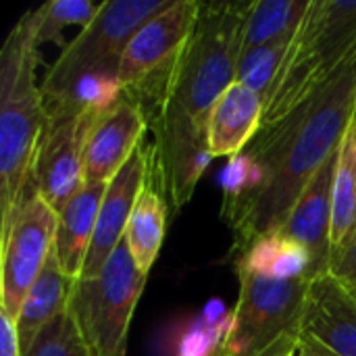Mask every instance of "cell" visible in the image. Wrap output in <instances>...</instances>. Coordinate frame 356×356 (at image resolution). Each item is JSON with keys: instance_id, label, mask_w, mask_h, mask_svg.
Wrapping results in <instances>:
<instances>
[{"instance_id": "obj_8", "label": "cell", "mask_w": 356, "mask_h": 356, "mask_svg": "<svg viewBox=\"0 0 356 356\" xmlns=\"http://www.w3.org/2000/svg\"><path fill=\"white\" fill-rule=\"evenodd\" d=\"M198 13V0H173L142 25L125 48L117 81L121 94L144 111L148 125L156 121L169 98L175 67L196 27Z\"/></svg>"}, {"instance_id": "obj_20", "label": "cell", "mask_w": 356, "mask_h": 356, "mask_svg": "<svg viewBox=\"0 0 356 356\" xmlns=\"http://www.w3.org/2000/svg\"><path fill=\"white\" fill-rule=\"evenodd\" d=\"M234 267L269 280H311L309 252L282 234L254 242Z\"/></svg>"}, {"instance_id": "obj_9", "label": "cell", "mask_w": 356, "mask_h": 356, "mask_svg": "<svg viewBox=\"0 0 356 356\" xmlns=\"http://www.w3.org/2000/svg\"><path fill=\"white\" fill-rule=\"evenodd\" d=\"M106 111L100 106H58L46 111L48 119L35 150L31 186L56 213L86 186L83 163L88 140Z\"/></svg>"}, {"instance_id": "obj_22", "label": "cell", "mask_w": 356, "mask_h": 356, "mask_svg": "<svg viewBox=\"0 0 356 356\" xmlns=\"http://www.w3.org/2000/svg\"><path fill=\"white\" fill-rule=\"evenodd\" d=\"M102 2L90 0H52L33 10H27L33 38L40 44H56L60 50L67 46L63 40V29L69 25L86 27L100 10Z\"/></svg>"}, {"instance_id": "obj_28", "label": "cell", "mask_w": 356, "mask_h": 356, "mask_svg": "<svg viewBox=\"0 0 356 356\" xmlns=\"http://www.w3.org/2000/svg\"><path fill=\"white\" fill-rule=\"evenodd\" d=\"M353 292H355V296H356V290H353Z\"/></svg>"}, {"instance_id": "obj_26", "label": "cell", "mask_w": 356, "mask_h": 356, "mask_svg": "<svg viewBox=\"0 0 356 356\" xmlns=\"http://www.w3.org/2000/svg\"><path fill=\"white\" fill-rule=\"evenodd\" d=\"M0 356H23L19 334H17V321L0 309Z\"/></svg>"}, {"instance_id": "obj_16", "label": "cell", "mask_w": 356, "mask_h": 356, "mask_svg": "<svg viewBox=\"0 0 356 356\" xmlns=\"http://www.w3.org/2000/svg\"><path fill=\"white\" fill-rule=\"evenodd\" d=\"M106 186H83L73 200L58 213L54 252L63 273L71 280H79L94 240L98 211L102 204Z\"/></svg>"}, {"instance_id": "obj_3", "label": "cell", "mask_w": 356, "mask_h": 356, "mask_svg": "<svg viewBox=\"0 0 356 356\" xmlns=\"http://www.w3.org/2000/svg\"><path fill=\"white\" fill-rule=\"evenodd\" d=\"M38 42L25 13L0 52V229H6L31 188L35 150L46 127V104L35 81Z\"/></svg>"}, {"instance_id": "obj_6", "label": "cell", "mask_w": 356, "mask_h": 356, "mask_svg": "<svg viewBox=\"0 0 356 356\" xmlns=\"http://www.w3.org/2000/svg\"><path fill=\"white\" fill-rule=\"evenodd\" d=\"M173 0H106L98 15L63 48L40 83L46 108L71 96L88 77L117 79L121 58L136 31Z\"/></svg>"}, {"instance_id": "obj_27", "label": "cell", "mask_w": 356, "mask_h": 356, "mask_svg": "<svg viewBox=\"0 0 356 356\" xmlns=\"http://www.w3.org/2000/svg\"><path fill=\"white\" fill-rule=\"evenodd\" d=\"M292 356H338L334 355L332 350H327L323 344H319L317 340H313V338H309V336H305L302 334V340H300V344H298V348H296V353Z\"/></svg>"}, {"instance_id": "obj_2", "label": "cell", "mask_w": 356, "mask_h": 356, "mask_svg": "<svg viewBox=\"0 0 356 356\" xmlns=\"http://www.w3.org/2000/svg\"><path fill=\"white\" fill-rule=\"evenodd\" d=\"M248 2H200L196 27L175 67L169 98L150 125L154 165L173 213L181 211L215 159L207 123L221 94L236 81Z\"/></svg>"}, {"instance_id": "obj_13", "label": "cell", "mask_w": 356, "mask_h": 356, "mask_svg": "<svg viewBox=\"0 0 356 356\" xmlns=\"http://www.w3.org/2000/svg\"><path fill=\"white\" fill-rule=\"evenodd\" d=\"M148 127L150 125L144 111L121 94V98L98 119L90 134L83 163V184L106 186L136 152Z\"/></svg>"}, {"instance_id": "obj_14", "label": "cell", "mask_w": 356, "mask_h": 356, "mask_svg": "<svg viewBox=\"0 0 356 356\" xmlns=\"http://www.w3.org/2000/svg\"><path fill=\"white\" fill-rule=\"evenodd\" d=\"M302 334L334 355L356 356V296L336 275L311 282Z\"/></svg>"}, {"instance_id": "obj_7", "label": "cell", "mask_w": 356, "mask_h": 356, "mask_svg": "<svg viewBox=\"0 0 356 356\" xmlns=\"http://www.w3.org/2000/svg\"><path fill=\"white\" fill-rule=\"evenodd\" d=\"M146 280L123 238L96 277L73 284L67 313L92 355L127 356L129 325Z\"/></svg>"}, {"instance_id": "obj_21", "label": "cell", "mask_w": 356, "mask_h": 356, "mask_svg": "<svg viewBox=\"0 0 356 356\" xmlns=\"http://www.w3.org/2000/svg\"><path fill=\"white\" fill-rule=\"evenodd\" d=\"M309 6L311 0H252L244 19L240 56L296 31Z\"/></svg>"}, {"instance_id": "obj_4", "label": "cell", "mask_w": 356, "mask_h": 356, "mask_svg": "<svg viewBox=\"0 0 356 356\" xmlns=\"http://www.w3.org/2000/svg\"><path fill=\"white\" fill-rule=\"evenodd\" d=\"M355 50L356 0H311L294 44L265 100L263 127L275 125L315 96Z\"/></svg>"}, {"instance_id": "obj_24", "label": "cell", "mask_w": 356, "mask_h": 356, "mask_svg": "<svg viewBox=\"0 0 356 356\" xmlns=\"http://www.w3.org/2000/svg\"><path fill=\"white\" fill-rule=\"evenodd\" d=\"M25 356H94L81 340L69 313L52 321Z\"/></svg>"}, {"instance_id": "obj_19", "label": "cell", "mask_w": 356, "mask_h": 356, "mask_svg": "<svg viewBox=\"0 0 356 356\" xmlns=\"http://www.w3.org/2000/svg\"><path fill=\"white\" fill-rule=\"evenodd\" d=\"M332 202V250L336 263L356 236V113L338 148Z\"/></svg>"}, {"instance_id": "obj_12", "label": "cell", "mask_w": 356, "mask_h": 356, "mask_svg": "<svg viewBox=\"0 0 356 356\" xmlns=\"http://www.w3.org/2000/svg\"><path fill=\"white\" fill-rule=\"evenodd\" d=\"M338 152L319 169L305 192L294 202L286 223L277 234L300 244L311 257V280L332 273V217H334V173Z\"/></svg>"}, {"instance_id": "obj_5", "label": "cell", "mask_w": 356, "mask_h": 356, "mask_svg": "<svg viewBox=\"0 0 356 356\" xmlns=\"http://www.w3.org/2000/svg\"><path fill=\"white\" fill-rule=\"evenodd\" d=\"M238 302L217 356H292L302 340L311 280H269L236 269Z\"/></svg>"}, {"instance_id": "obj_25", "label": "cell", "mask_w": 356, "mask_h": 356, "mask_svg": "<svg viewBox=\"0 0 356 356\" xmlns=\"http://www.w3.org/2000/svg\"><path fill=\"white\" fill-rule=\"evenodd\" d=\"M332 275H336L346 288L356 290V236L348 248L340 254V259L332 267Z\"/></svg>"}, {"instance_id": "obj_23", "label": "cell", "mask_w": 356, "mask_h": 356, "mask_svg": "<svg viewBox=\"0 0 356 356\" xmlns=\"http://www.w3.org/2000/svg\"><path fill=\"white\" fill-rule=\"evenodd\" d=\"M298 31V29H296ZM296 31L282 35L280 40L265 44L244 56H240L238 63V73H236V81L244 83L246 88L254 90L257 94H261L265 100L282 71V65L294 44Z\"/></svg>"}, {"instance_id": "obj_15", "label": "cell", "mask_w": 356, "mask_h": 356, "mask_svg": "<svg viewBox=\"0 0 356 356\" xmlns=\"http://www.w3.org/2000/svg\"><path fill=\"white\" fill-rule=\"evenodd\" d=\"M265 119V98L240 81H234L217 100L207 123V140L213 156H238L257 138Z\"/></svg>"}, {"instance_id": "obj_17", "label": "cell", "mask_w": 356, "mask_h": 356, "mask_svg": "<svg viewBox=\"0 0 356 356\" xmlns=\"http://www.w3.org/2000/svg\"><path fill=\"white\" fill-rule=\"evenodd\" d=\"M75 280L67 277L58 265L56 252L52 250L40 277L35 284L29 288L19 317H17V334H19V344H21V355L25 356L38 336L60 315L67 313L69 309V298L73 290Z\"/></svg>"}, {"instance_id": "obj_1", "label": "cell", "mask_w": 356, "mask_h": 356, "mask_svg": "<svg viewBox=\"0 0 356 356\" xmlns=\"http://www.w3.org/2000/svg\"><path fill=\"white\" fill-rule=\"evenodd\" d=\"M356 113V50L307 102L263 127L225 173L221 217L234 232L236 261L282 229L294 202L338 152Z\"/></svg>"}, {"instance_id": "obj_11", "label": "cell", "mask_w": 356, "mask_h": 356, "mask_svg": "<svg viewBox=\"0 0 356 356\" xmlns=\"http://www.w3.org/2000/svg\"><path fill=\"white\" fill-rule=\"evenodd\" d=\"M152 146H138L129 161L119 169V173L106 184L102 204L98 211L94 240L83 265L81 277H96L115 248L123 242L134 207L146 186L150 171ZM79 277V280H81Z\"/></svg>"}, {"instance_id": "obj_18", "label": "cell", "mask_w": 356, "mask_h": 356, "mask_svg": "<svg viewBox=\"0 0 356 356\" xmlns=\"http://www.w3.org/2000/svg\"><path fill=\"white\" fill-rule=\"evenodd\" d=\"M167 217H169V202L163 192L159 171L154 167V152H152L146 186L134 207L125 232V242L129 246V252L146 275L150 273L152 265L159 259L165 240Z\"/></svg>"}, {"instance_id": "obj_10", "label": "cell", "mask_w": 356, "mask_h": 356, "mask_svg": "<svg viewBox=\"0 0 356 356\" xmlns=\"http://www.w3.org/2000/svg\"><path fill=\"white\" fill-rule=\"evenodd\" d=\"M56 225L58 213L31 186L8 227L0 229V309L15 321L29 288L54 250Z\"/></svg>"}]
</instances>
